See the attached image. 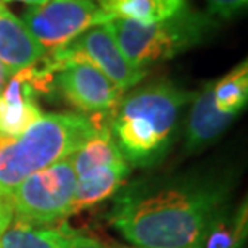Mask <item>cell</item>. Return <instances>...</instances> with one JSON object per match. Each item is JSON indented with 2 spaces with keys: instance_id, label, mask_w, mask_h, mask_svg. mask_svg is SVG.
<instances>
[{
  "instance_id": "obj_14",
  "label": "cell",
  "mask_w": 248,
  "mask_h": 248,
  "mask_svg": "<svg viewBox=\"0 0 248 248\" xmlns=\"http://www.w3.org/2000/svg\"><path fill=\"white\" fill-rule=\"evenodd\" d=\"M213 98L216 108L226 115L237 116L247 107L248 102V66L247 62L240 63L229 74L215 82Z\"/></svg>"
},
{
  "instance_id": "obj_20",
  "label": "cell",
  "mask_w": 248,
  "mask_h": 248,
  "mask_svg": "<svg viewBox=\"0 0 248 248\" xmlns=\"http://www.w3.org/2000/svg\"><path fill=\"white\" fill-rule=\"evenodd\" d=\"M8 78H10V74L7 73V69L3 68V64L0 63V93H2L5 84H7V81H8Z\"/></svg>"
},
{
  "instance_id": "obj_15",
  "label": "cell",
  "mask_w": 248,
  "mask_h": 248,
  "mask_svg": "<svg viewBox=\"0 0 248 248\" xmlns=\"http://www.w3.org/2000/svg\"><path fill=\"white\" fill-rule=\"evenodd\" d=\"M247 200L242 202V205L232 211L229 206H224L211 221L210 227L206 231L205 240L202 248H227L234 240L235 231L239 227L242 216L247 215Z\"/></svg>"
},
{
  "instance_id": "obj_16",
  "label": "cell",
  "mask_w": 248,
  "mask_h": 248,
  "mask_svg": "<svg viewBox=\"0 0 248 248\" xmlns=\"http://www.w3.org/2000/svg\"><path fill=\"white\" fill-rule=\"evenodd\" d=\"M213 15L222 18H229L235 15L247 5V0H208Z\"/></svg>"
},
{
  "instance_id": "obj_6",
  "label": "cell",
  "mask_w": 248,
  "mask_h": 248,
  "mask_svg": "<svg viewBox=\"0 0 248 248\" xmlns=\"http://www.w3.org/2000/svg\"><path fill=\"white\" fill-rule=\"evenodd\" d=\"M23 21L46 52L53 53L86 29L105 24L111 18L95 0H47L31 5Z\"/></svg>"
},
{
  "instance_id": "obj_7",
  "label": "cell",
  "mask_w": 248,
  "mask_h": 248,
  "mask_svg": "<svg viewBox=\"0 0 248 248\" xmlns=\"http://www.w3.org/2000/svg\"><path fill=\"white\" fill-rule=\"evenodd\" d=\"M46 66L57 73L53 82L62 95L84 113L110 115L124 97V91L84 58L50 53Z\"/></svg>"
},
{
  "instance_id": "obj_17",
  "label": "cell",
  "mask_w": 248,
  "mask_h": 248,
  "mask_svg": "<svg viewBox=\"0 0 248 248\" xmlns=\"http://www.w3.org/2000/svg\"><path fill=\"white\" fill-rule=\"evenodd\" d=\"M12 217H13L12 203H10L7 195H0V240H2V234L8 227ZM0 248H2V244H0Z\"/></svg>"
},
{
  "instance_id": "obj_21",
  "label": "cell",
  "mask_w": 248,
  "mask_h": 248,
  "mask_svg": "<svg viewBox=\"0 0 248 248\" xmlns=\"http://www.w3.org/2000/svg\"><path fill=\"white\" fill-rule=\"evenodd\" d=\"M7 2H23V3H29V5H36V3L47 2V0H7Z\"/></svg>"
},
{
  "instance_id": "obj_1",
  "label": "cell",
  "mask_w": 248,
  "mask_h": 248,
  "mask_svg": "<svg viewBox=\"0 0 248 248\" xmlns=\"http://www.w3.org/2000/svg\"><path fill=\"white\" fill-rule=\"evenodd\" d=\"M231 182L210 176L140 179L115 195L110 222L136 248H202Z\"/></svg>"
},
{
  "instance_id": "obj_12",
  "label": "cell",
  "mask_w": 248,
  "mask_h": 248,
  "mask_svg": "<svg viewBox=\"0 0 248 248\" xmlns=\"http://www.w3.org/2000/svg\"><path fill=\"white\" fill-rule=\"evenodd\" d=\"M79 232L66 221L55 224H32L12 217L2 234V248H71Z\"/></svg>"
},
{
  "instance_id": "obj_18",
  "label": "cell",
  "mask_w": 248,
  "mask_h": 248,
  "mask_svg": "<svg viewBox=\"0 0 248 248\" xmlns=\"http://www.w3.org/2000/svg\"><path fill=\"white\" fill-rule=\"evenodd\" d=\"M248 213L245 216H242V219L239 222V227L235 231V235H234V240L232 244L227 247V248H247V235H248Z\"/></svg>"
},
{
  "instance_id": "obj_2",
  "label": "cell",
  "mask_w": 248,
  "mask_h": 248,
  "mask_svg": "<svg viewBox=\"0 0 248 248\" xmlns=\"http://www.w3.org/2000/svg\"><path fill=\"white\" fill-rule=\"evenodd\" d=\"M193 95L195 92L170 81H158L121 98L110 113L108 127L129 166L152 168L165 160L174 142L182 107Z\"/></svg>"
},
{
  "instance_id": "obj_3",
  "label": "cell",
  "mask_w": 248,
  "mask_h": 248,
  "mask_svg": "<svg viewBox=\"0 0 248 248\" xmlns=\"http://www.w3.org/2000/svg\"><path fill=\"white\" fill-rule=\"evenodd\" d=\"M102 124L82 113H47L21 136L0 139V195L23 179L71 156Z\"/></svg>"
},
{
  "instance_id": "obj_10",
  "label": "cell",
  "mask_w": 248,
  "mask_h": 248,
  "mask_svg": "<svg viewBox=\"0 0 248 248\" xmlns=\"http://www.w3.org/2000/svg\"><path fill=\"white\" fill-rule=\"evenodd\" d=\"M213 86L208 82L192 98V110L188 116L186 148L187 152H200L211 145L222 132L229 127L235 116L221 113L213 98Z\"/></svg>"
},
{
  "instance_id": "obj_13",
  "label": "cell",
  "mask_w": 248,
  "mask_h": 248,
  "mask_svg": "<svg viewBox=\"0 0 248 248\" xmlns=\"http://www.w3.org/2000/svg\"><path fill=\"white\" fill-rule=\"evenodd\" d=\"M95 2L111 19H132L143 24L163 21L187 5L186 0H95Z\"/></svg>"
},
{
  "instance_id": "obj_19",
  "label": "cell",
  "mask_w": 248,
  "mask_h": 248,
  "mask_svg": "<svg viewBox=\"0 0 248 248\" xmlns=\"http://www.w3.org/2000/svg\"><path fill=\"white\" fill-rule=\"evenodd\" d=\"M71 248H113V245H105L98 239L79 234L78 239L74 240V244L71 245ZM116 248H126V247H116Z\"/></svg>"
},
{
  "instance_id": "obj_11",
  "label": "cell",
  "mask_w": 248,
  "mask_h": 248,
  "mask_svg": "<svg viewBox=\"0 0 248 248\" xmlns=\"http://www.w3.org/2000/svg\"><path fill=\"white\" fill-rule=\"evenodd\" d=\"M129 171H131V166L127 165L126 160H121L78 177L76 190L69 205L68 216L91 210L108 198L115 197L118 190L124 186Z\"/></svg>"
},
{
  "instance_id": "obj_8",
  "label": "cell",
  "mask_w": 248,
  "mask_h": 248,
  "mask_svg": "<svg viewBox=\"0 0 248 248\" xmlns=\"http://www.w3.org/2000/svg\"><path fill=\"white\" fill-rule=\"evenodd\" d=\"M53 53L63 57L84 58L86 62L100 69L121 91H127V89L137 86L147 74V69L136 68L124 57L108 23L95 24V26L86 29L68 46Z\"/></svg>"
},
{
  "instance_id": "obj_5",
  "label": "cell",
  "mask_w": 248,
  "mask_h": 248,
  "mask_svg": "<svg viewBox=\"0 0 248 248\" xmlns=\"http://www.w3.org/2000/svg\"><path fill=\"white\" fill-rule=\"evenodd\" d=\"M78 176L71 156L36 171L8 193L13 216L32 224L66 221Z\"/></svg>"
},
{
  "instance_id": "obj_4",
  "label": "cell",
  "mask_w": 248,
  "mask_h": 248,
  "mask_svg": "<svg viewBox=\"0 0 248 248\" xmlns=\"http://www.w3.org/2000/svg\"><path fill=\"white\" fill-rule=\"evenodd\" d=\"M124 57L139 69L171 60L203 42L215 26L211 16L182 7L163 21L143 24L132 19L115 18L108 21Z\"/></svg>"
},
{
  "instance_id": "obj_9",
  "label": "cell",
  "mask_w": 248,
  "mask_h": 248,
  "mask_svg": "<svg viewBox=\"0 0 248 248\" xmlns=\"http://www.w3.org/2000/svg\"><path fill=\"white\" fill-rule=\"evenodd\" d=\"M47 55L21 18L0 3V63L12 74L34 66Z\"/></svg>"
}]
</instances>
